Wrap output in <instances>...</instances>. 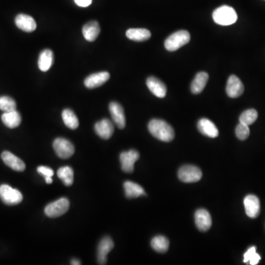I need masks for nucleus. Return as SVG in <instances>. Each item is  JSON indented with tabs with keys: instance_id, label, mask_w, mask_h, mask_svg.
Wrapping results in <instances>:
<instances>
[{
	"instance_id": "nucleus-8",
	"label": "nucleus",
	"mask_w": 265,
	"mask_h": 265,
	"mask_svg": "<svg viewBox=\"0 0 265 265\" xmlns=\"http://www.w3.org/2000/svg\"><path fill=\"white\" fill-rule=\"evenodd\" d=\"M138 159H139V153L136 150H131L129 151L123 152L120 156L122 170L125 173H132L134 170V165Z\"/></svg>"
},
{
	"instance_id": "nucleus-23",
	"label": "nucleus",
	"mask_w": 265,
	"mask_h": 265,
	"mask_svg": "<svg viewBox=\"0 0 265 265\" xmlns=\"http://www.w3.org/2000/svg\"><path fill=\"white\" fill-rule=\"evenodd\" d=\"M209 80V75L205 72H198L191 84V91L193 94H198L203 91Z\"/></svg>"
},
{
	"instance_id": "nucleus-1",
	"label": "nucleus",
	"mask_w": 265,
	"mask_h": 265,
	"mask_svg": "<svg viewBox=\"0 0 265 265\" xmlns=\"http://www.w3.org/2000/svg\"><path fill=\"white\" fill-rule=\"evenodd\" d=\"M148 130L155 138L165 142L173 141L175 137L173 127L162 120H152L149 123Z\"/></svg>"
},
{
	"instance_id": "nucleus-22",
	"label": "nucleus",
	"mask_w": 265,
	"mask_h": 265,
	"mask_svg": "<svg viewBox=\"0 0 265 265\" xmlns=\"http://www.w3.org/2000/svg\"><path fill=\"white\" fill-rule=\"evenodd\" d=\"M53 60L54 55L52 50L46 49L42 51L38 61L39 69L42 72H46L49 70L53 64Z\"/></svg>"
},
{
	"instance_id": "nucleus-21",
	"label": "nucleus",
	"mask_w": 265,
	"mask_h": 265,
	"mask_svg": "<svg viewBox=\"0 0 265 265\" xmlns=\"http://www.w3.org/2000/svg\"><path fill=\"white\" fill-rule=\"evenodd\" d=\"M1 121L4 126L9 129H15L19 126L22 123V117L16 110H14L8 112H4L1 115Z\"/></svg>"
},
{
	"instance_id": "nucleus-18",
	"label": "nucleus",
	"mask_w": 265,
	"mask_h": 265,
	"mask_svg": "<svg viewBox=\"0 0 265 265\" xmlns=\"http://www.w3.org/2000/svg\"><path fill=\"white\" fill-rule=\"evenodd\" d=\"M1 159L3 162L7 167L11 168L12 170L17 172H23L25 170V165L23 161L21 160L17 156L13 155V153L9 151H4L1 155Z\"/></svg>"
},
{
	"instance_id": "nucleus-6",
	"label": "nucleus",
	"mask_w": 265,
	"mask_h": 265,
	"mask_svg": "<svg viewBox=\"0 0 265 265\" xmlns=\"http://www.w3.org/2000/svg\"><path fill=\"white\" fill-rule=\"evenodd\" d=\"M202 171L194 165H184L178 170V177L184 183H195L201 179Z\"/></svg>"
},
{
	"instance_id": "nucleus-32",
	"label": "nucleus",
	"mask_w": 265,
	"mask_h": 265,
	"mask_svg": "<svg viewBox=\"0 0 265 265\" xmlns=\"http://www.w3.org/2000/svg\"><path fill=\"white\" fill-rule=\"evenodd\" d=\"M236 135L239 139H246L250 135L249 126L239 123L236 129Z\"/></svg>"
},
{
	"instance_id": "nucleus-34",
	"label": "nucleus",
	"mask_w": 265,
	"mask_h": 265,
	"mask_svg": "<svg viewBox=\"0 0 265 265\" xmlns=\"http://www.w3.org/2000/svg\"><path fill=\"white\" fill-rule=\"evenodd\" d=\"M75 2L79 7H87L92 3V0H75Z\"/></svg>"
},
{
	"instance_id": "nucleus-13",
	"label": "nucleus",
	"mask_w": 265,
	"mask_h": 265,
	"mask_svg": "<svg viewBox=\"0 0 265 265\" xmlns=\"http://www.w3.org/2000/svg\"><path fill=\"white\" fill-rule=\"evenodd\" d=\"M195 224L200 231H207L212 226V217L206 209H198L195 212Z\"/></svg>"
},
{
	"instance_id": "nucleus-24",
	"label": "nucleus",
	"mask_w": 265,
	"mask_h": 265,
	"mask_svg": "<svg viewBox=\"0 0 265 265\" xmlns=\"http://www.w3.org/2000/svg\"><path fill=\"white\" fill-rule=\"evenodd\" d=\"M126 36L129 39L135 42H144L151 37V33L148 30L144 28H132L128 30Z\"/></svg>"
},
{
	"instance_id": "nucleus-36",
	"label": "nucleus",
	"mask_w": 265,
	"mask_h": 265,
	"mask_svg": "<svg viewBox=\"0 0 265 265\" xmlns=\"http://www.w3.org/2000/svg\"><path fill=\"white\" fill-rule=\"evenodd\" d=\"M71 265H81V262L78 261V260H72V261H71Z\"/></svg>"
},
{
	"instance_id": "nucleus-11",
	"label": "nucleus",
	"mask_w": 265,
	"mask_h": 265,
	"mask_svg": "<svg viewBox=\"0 0 265 265\" xmlns=\"http://www.w3.org/2000/svg\"><path fill=\"white\" fill-rule=\"evenodd\" d=\"M114 244L109 236H105L99 242L97 248V263L99 265H105L107 255L114 248Z\"/></svg>"
},
{
	"instance_id": "nucleus-16",
	"label": "nucleus",
	"mask_w": 265,
	"mask_h": 265,
	"mask_svg": "<svg viewBox=\"0 0 265 265\" xmlns=\"http://www.w3.org/2000/svg\"><path fill=\"white\" fill-rule=\"evenodd\" d=\"M147 86L150 91L156 97L164 98L167 94V87L162 81L156 77H149L147 79Z\"/></svg>"
},
{
	"instance_id": "nucleus-3",
	"label": "nucleus",
	"mask_w": 265,
	"mask_h": 265,
	"mask_svg": "<svg viewBox=\"0 0 265 265\" xmlns=\"http://www.w3.org/2000/svg\"><path fill=\"white\" fill-rule=\"evenodd\" d=\"M190 34L186 31H179L173 33L166 39L165 46L170 52L177 50L182 46L189 43Z\"/></svg>"
},
{
	"instance_id": "nucleus-35",
	"label": "nucleus",
	"mask_w": 265,
	"mask_h": 265,
	"mask_svg": "<svg viewBox=\"0 0 265 265\" xmlns=\"http://www.w3.org/2000/svg\"><path fill=\"white\" fill-rule=\"evenodd\" d=\"M45 182H46L47 184H51L52 183V177H45Z\"/></svg>"
},
{
	"instance_id": "nucleus-15",
	"label": "nucleus",
	"mask_w": 265,
	"mask_h": 265,
	"mask_svg": "<svg viewBox=\"0 0 265 265\" xmlns=\"http://www.w3.org/2000/svg\"><path fill=\"white\" fill-rule=\"evenodd\" d=\"M15 23L18 28L27 33L33 32L37 28L36 21L32 16L23 13H21L16 16Z\"/></svg>"
},
{
	"instance_id": "nucleus-26",
	"label": "nucleus",
	"mask_w": 265,
	"mask_h": 265,
	"mask_svg": "<svg viewBox=\"0 0 265 265\" xmlns=\"http://www.w3.org/2000/svg\"><path fill=\"white\" fill-rule=\"evenodd\" d=\"M62 118L66 127L72 130H75L79 126V120L76 114L71 109H64L63 111Z\"/></svg>"
},
{
	"instance_id": "nucleus-7",
	"label": "nucleus",
	"mask_w": 265,
	"mask_h": 265,
	"mask_svg": "<svg viewBox=\"0 0 265 265\" xmlns=\"http://www.w3.org/2000/svg\"><path fill=\"white\" fill-rule=\"evenodd\" d=\"M53 148L57 156L62 159H69L75 153L73 144L64 138H57L54 141Z\"/></svg>"
},
{
	"instance_id": "nucleus-9",
	"label": "nucleus",
	"mask_w": 265,
	"mask_h": 265,
	"mask_svg": "<svg viewBox=\"0 0 265 265\" xmlns=\"http://www.w3.org/2000/svg\"><path fill=\"white\" fill-rule=\"evenodd\" d=\"M109 111L116 126L120 129H125L126 121L123 106L118 102H111L109 105Z\"/></svg>"
},
{
	"instance_id": "nucleus-2",
	"label": "nucleus",
	"mask_w": 265,
	"mask_h": 265,
	"mask_svg": "<svg viewBox=\"0 0 265 265\" xmlns=\"http://www.w3.org/2000/svg\"><path fill=\"white\" fill-rule=\"evenodd\" d=\"M214 21L215 23L222 26L233 25L237 21V14L234 9L228 5H222L213 12Z\"/></svg>"
},
{
	"instance_id": "nucleus-14",
	"label": "nucleus",
	"mask_w": 265,
	"mask_h": 265,
	"mask_svg": "<svg viewBox=\"0 0 265 265\" xmlns=\"http://www.w3.org/2000/svg\"><path fill=\"white\" fill-rule=\"evenodd\" d=\"M109 78L110 74L108 72H97L87 77L84 81V84L87 88L91 89L103 85Z\"/></svg>"
},
{
	"instance_id": "nucleus-10",
	"label": "nucleus",
	"mask_w": 265,
	"mask_h": 265,
	"mask_svg": "<svg viewBox=\"0 0 265 265\" xmlns=\"http://www.w3.org/2000/svg\"><path fill=\"white\" fill-rule=\"evenodd\" d=\"M244 85L236 75H231L228 78L226 86V93L231 98H237L244 92Z\"/></svg>"
},
{
	"instance_id": "nucleus-19",
	"label": "nucleus",
	"mask_w": 265,
	"mask_h": 265,
	"mask_svg": "<svg viewBox=\"0 0 265 265\" xmlns=\"http://www.w3.org/2000/svg\"><path fill=\"white\" fill-rule=\"evenodd\" d=\"M198 129L199 132L202 134L210 138H216L219 135V131L218 128L211 120L206 118L199 120Z\"/></svg>"
},
{
	"instance_id": "nucleus-25",
	"label": "nucleus",
	"mask_w": 265,
	"mask_h": 265,
	"mask_svg": "<svg viewBox=\"0 0 265 265\" xmlns=\"http://www.w3.org/2000/svg\"><path fill=\"white\" fill-rule=\"evenodd\" d=\"M125 192L128 198H136L145 195L144 189L137 183L132 181H126L124 183Z\"/></svg>"
},
{
	"instance_id": "nucleus-12",
	"label": "nucleus",
	"mask_w": 265,
	"mask_h": 265,
	"mask_svg": "<svg viewBox=\"0 0 265 265\" xmlns=\"http://www.w3.org/2000/svg\"><path fill=\"white\" fill-rule=\"evenodd\" d=\"M246 215L251 218H257L260 213V199L254 195H249L244 199Z\"/></svg>"
},
{
	"instance_id": "nucleus-20",
	"label": "nucleus",
	"mask_w": 265,
	"mask_h": 265,
	"mask_svg": "<svg viewBox=\"0 0 265 265\" xmlns=\"http://www.w3.org/2000/svg\"><path fill=\"white\" fill-rule=\"evenodd\" d=\"M82 31L86 40L92 42L98 37L100 33V27L97 21H91L84 25Z\"/></svg>"
},
{
	"instance_id": "nucleus-33",
	"label": "nucleus",
	"mask_w": 265,
	"mask_h": 265,
	"mask_svg": "<svg viewBox=\"0 0 265 265\" xmlns=\"http://www.w3.org/2000/svg\"><path fill=\"white\" fill-rule=\"evenodd\" d=\"M37 172L39 174L43 176L44 177H52L54 176V171L52 169L49 168L48 167H45V166H40L38 167Z\"/></svg>"
},
{
	"instance_id": "nucleus-31",
	"label": "nucleus",
	"mask_w": 265,
	"mask_h": 265,
	"mask_svg": "<svg viewBox=\"0 0 265 265\" xmlns=\"http://www.w3.org/2000/svg\"><path fill=\"white\" fill-rule=\"evenodd\" d=\"M0 110L4 112L16 110V103L14 99L7 96L0 97Z\"/></svg>"
},
{
	"instance_id": "nucleus-17",
	"label": "nucleus",
	"mask_w": 265,
	"mask_h": 265,
	"mask_svg": "<svg viewBox=\"0 0 265 265\" xmlns=\"http://www.w3.org/2000/svg\"><path fill=\"white\" fill-rule=\"evenodd\" d=\"M96 133L102 139H108L112 136L114 132V126L112 122L108 119H103L94 126Z\"/></svg>"
},
{
	"instance_id": "nucleus-27",
	"label": "nucleus",
	"mask_w": 265,
	"mask_h": 265,
	"mask_svg": "<svg viewBox=\"0 0 265 265\" xmlns=\"http://www.w3.org/2000/svg\"><path fill=\"white\" fill-rule=\"evenodd\" d=\"M170 242L164 236H155L151 241V247L154 251L159 253H166L169 249Z\"/></svg>"
},
{
	"instance_id": "nucleus-30",
	"label": "nucleus",
	"mask_w": 265,
	"mask_h": 265,
	"mask_svg": "<svg viewBox=\"0 0 265 265\" xmlns=\"http://www.w3.org/2000/svg\"><path fill=\"white\" fill-rule=\"evenodd\" d=\"M260 260H261V257L257 254L256 247H251L244 254L243 262L245 263H249L251 265H257Z\"/></svg>"
},
{
	"instance_id": "nucleus-29",
	"label": "nucleus",
	"mask_w": 265,
	"mask_h": 265,
	"mask_svg": "<svg viewBox=\"0 0 265 265\" xmlns=\"http://www.w3.org/2000/svg\"><path fill=\"white\" fill-rule=\"evenodd\" d=\"M257 118H258V112L255 109H248L241 114L239 123L249 126L254 124Z\"/></svg>"
},
{
	"instance_id": "nucleus-4",
	"label": "nucleus",
	"mask_w": 265,
	"mask_h": 265,
	"mask_svg": "<svg viewBox=\"0 0 265 265\" xmlns=\"http://www.w3.org/2000/svg\"><path fill=\"white\" fill-rule=\"evenodd\" d=\"M69 209V201L67 198H61L45 207L44 212L46 216L50 218H57L66 213Z\"/></svg>"
},
{
	"instance_id": "nucleus-5",
	"label": "nucleus",
	"mask_w": 265,
	"mask_h": 265,
	"mask_svg": "<svg viewBox=\"0 0 265 265\" xmlns=\"http://www.w3.org/2000/svg\"><path fill=\"white\" fill-rule=\"evenodd\" d=\"M0 199L5 204L13 206L20 203L23 196L18 189H13L9 185L2 184L0 186Z\"/></svg>"
},
{
	"instance_id": "nucleus-28",
	"label": "nucleus",
	"mask_w": 265,
	"mask_h": 265,
	"mask_svg": "<svg viewBox=\"0 0 265 265\" xmlns=\"http://www.w3.org/2000/svg\"><path fill=\"white\" fill-rule=\"evenodd\" d=\"M58 177L67 186H72L74 182V171L70 167H62L58 170Z\"/></svg>"
}]
</instances>
